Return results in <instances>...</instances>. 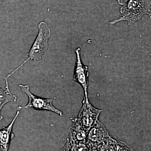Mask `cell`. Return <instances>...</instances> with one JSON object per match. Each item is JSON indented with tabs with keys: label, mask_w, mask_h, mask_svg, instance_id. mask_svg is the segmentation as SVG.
I'll use <instances>...</instances> for the list:
<instances>
[{
	"label": "cell",
	"mask_w": 151,
	"mask_h": 151,
	"mask_svg": "<svg viewBox=\"0 0 151 151\" xmlns=\"http://www.w3.org/2000/svg\"><path fill=\"white\" fill-rule=\"evenodd\" d=\"M122 16L109 22L111 25L126 21L129 25L134 24L145 15L151 16V0H129L120 9Z\"/></svg>",
	"instance_id": "cell-1"
},
{
	"label": "cell",
	"mask_w": 151,
	"mask_h": 151,
	"mask_svg": "<svg viewBox=\"0 0 151 151\" xmlns=\"http://www.w3.org/2000/svg\"><path fill=\"white\" fill-rule=\"evenodd\" d=\"M38 33L33 43L29 52L27 53L28 58L12 73L9 74L6 78H8L15 72L22 67L29 60L36 61L41 59L45 52L48 48V41L51 35V31L48 25L44 22H41L39 24Z\"/></svg>",
	"instance_id": "cell-2"
},
{
	"label": "cell",
	"mask_w": 151,
	"mask_h": 151,
	"mask_svg": "<svg viewBox=\"0 0 151 151\" xmlns=\"http://www.w3.org/2000/svg\"><path fill=\"white\" fill-rule=\"evenodd\" d=\"M19 88L27 95L28 103L24 106H19L17 111L22 109H32L35 111H47L54 112L60 116H63L62 111L57 109L52 104V99L45 98L36 96L30 91L29 85L19 84Z\"/></svg>",
	"instance_id": "cell-3"
},
{
	"label": "cell",
	"mask_w": 151,
	"mask_h": 151,
	"mask_svg": "<svg viewBox=\"0 0 151 151\" xmlns=\"http://www.w3.org/2000/svg\"><path fill=\"white\" fill-rule=\"evenodd\" d=\"M102 111L94 107L89 102L88 98L84 97L83 105L78 116L72 119V122L89 131L98 121V117Z\"/></svg>",
	"instance_id": "cell-4"
},
{
	"label": "cell",
	"mask_w": 151,
	"mask_h": 151,
	"mask_svg": "<svg viewBox=\"0 0 151 151\" xmlns=\"http://www.w3.org/2000/svg\"><path fill=\"white\" fill-rule=\"evenodd\" d=\"M111 137L103 124L98 120L88 132L86 145L88 147L97 149Z\"/></svg>",
	"instance_id": "cell-5"
},
{
	"label": "cell",
	"mask_w": 151,
	"mask_h": 151,
	"mask_svg": "<svg viewBox=\"0 0 151 151\" xmlns=\"http://www.w3.org/2000/svg\"><path fill=\"white\" fill-rule=\"evenodd\" d=\"M76 62L73 74V80L80 84L83 89L85 97L88 98L87 89L89 84V73L88 68L84 65L81 58V48L78 47L75 50Z\"/></svg>",
	"instance_id": "cell-6"
},
{
	"label": "cell",
	"mask_w": 151,
	"mask_h": 151,
	"mask_svg": "<svg viewBox=\"0 0 151 151\" xmlns=\"http://www.w3.org/2000/svg\"><path fill=\"white\" fill-rule=\"evenodd\" d=\"M19 113V111H17L10 124L0 129V150L1 151H9L11 141L14 137V134L12 132L13 127Z\"/></svg>",
	"instance_id": "cell-7"
},
{
	"label": "cell",
	"mask_w": 151,
	"mask_h": 151,
	"mask_svg": "<svg viewBox=\"0 0 151 151\" xmlns=\"http://www.w3.org/2000/svg\"><path fill=\"white\" fill-rule=\"evenodd\" d=\"M89 131L84 129L77 124L73 123L69 130L68 139L74 143H86Z\"/></svg>",
	"instance_id": "cell-8"
},
{
	"label": "cell",
	"mask_w": 151,
	"mask_h": 151,
	"mask_svg": "<svg viewBox=\"0 0 151 151\" xmlns=\"http://www.w3.org/2000/svg\"><path fill=\"white\" fill-rule=\"evenodd\" d=\"M6 81V90H4L0 87V121L3 119L1 115V111L4 106L8 103H14L16 102L17 97L11 93L8 81V78H4Z\"/></svg>",
	"instance_id": "cell-9"
},
{
	"label": "cell",
	"mask_w": 151,
	"mask_h": 151,
	"mask_svg": "<svg viewBox=\"0 0 151 151\" xmlns=\"http://www.w3.org/2000/svg\"><path fill=\"white\" fill-rule=\"evenodd\" d=\"M117 141L111 137L97 148L100 151H115Z\"/></svg>",
	"instance_id": "cell-10"
},
{
	"label": "cell",
	"mask_w": 151,
	"mask_h": 151,
	"mask_svg": "<svg viewBox=\"0 0 151 151\" xmlns=\"http://www.w3.org/2000/svg\"><path fill=\"white\" fill-rule=\"evenodd\" d=\"M115 151H134L126 143L122 141H117Z\"/></svg>",
	"instance_id": "cell-11"
},
{
	"label": "cell",
	"mask_w": 151,
	"mask_h": 151,
	"mask_svg": "<svg viewBox=\"0 0 151 151\" xmlns=\"http://www.w3.org/2000/svg\"><path fill=\"white\" fill-rule=\"evenodd\" d=\"M129 0H117L118 3L121 5L123 6L125 5L128 2Z\"/></svg>",
	"instance_id": "cell-12"
},
{
	"label": "cell",
	"mask_w": 151,
	"mask_h": 151,
	"mask_svg": "<svg viewBox=\"0 0 151 151\" xmlns=\"http://www.w3.org/2000/svg\"><path fill=\"white\" fill-rule=\"evenodd\" d=\"M100 151L98 150L97 148L93 147H88L87 151Z\"/></svg>",
	"instance_id": "cell-13"
},
{
	"label": "cell",
	"mask_w": 151,
	"mask_h": 151,
	"mask_svg": "<svg viewBox=\"0 0 151 151\" xmlns=\"http://www.w3.org/2000/svg\"><path fill=\"white\" fill-rule=\"evenodd\" d=\"M4 0H0V4H1Z\"/></svg>",
	"instance_id": "cell-14"
}]
</instances>
